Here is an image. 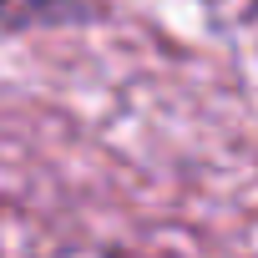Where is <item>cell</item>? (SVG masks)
Listing matches in <instances>:
<instances>
[{"label":"cell","instance_id":"1","mask_svg":"<svg viewBox=\"0 0 258 258\" xmlns=\"http://www.w3.org/2000/svg\"><path fill=\"white\" fill-rule=\"evenodd\" d=\"M71 11V0H0V21L6 26H26V21H51Z\"/></svg>","mask_w":258,"mask_h":258}]
</instances>
